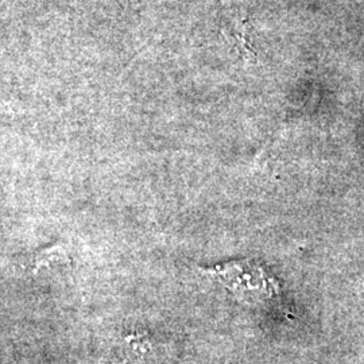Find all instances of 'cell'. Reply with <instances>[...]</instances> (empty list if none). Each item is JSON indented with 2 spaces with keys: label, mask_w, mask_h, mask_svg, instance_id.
Here are the masks:
<instances>
[{
  "label": "cell",
  "mask_w": 364,
  "mask_h": 364,
  "mask_svg": "<svg viewBox=\"0 0 364 364\" xmlns=\"http://www.w3.org/2000/svg\"><path fill=\"white\" fill-rule=\"evenodd\" d=\"M235 296L242 299H269L278 291V284L255 262L240 260L219 264L210 270Z\"/></svg>",
  "instance_id": "cell-1"
}]
</instances>
